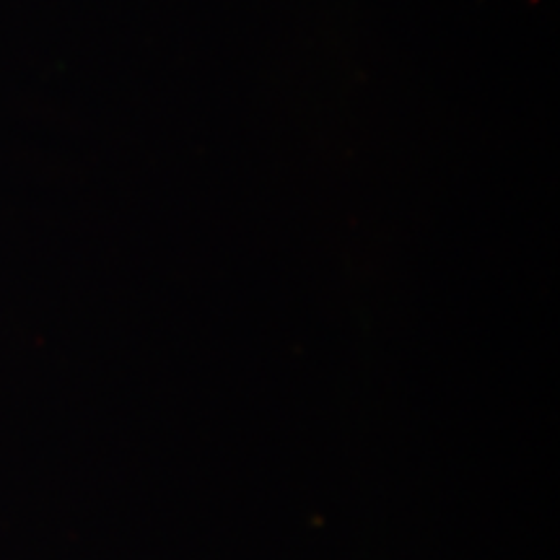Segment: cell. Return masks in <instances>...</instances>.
Here are the masks:
<instances>
[]
</instances>
